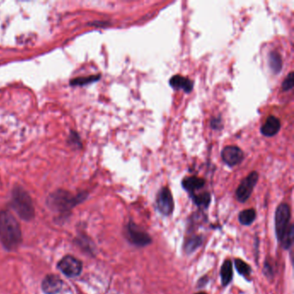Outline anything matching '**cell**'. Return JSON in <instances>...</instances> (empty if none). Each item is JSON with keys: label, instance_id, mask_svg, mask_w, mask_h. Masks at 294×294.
<instances>
[{"label": "cell", "instance_id": "6da1fadb", "mask_svg": "<svg viewBox=\"0 0 294 294\" xmlns=\"http://www.w3.org/2000/svg\"><path fill=\"white\" fill-rule=\"evenodd\" d=\"M0 241L7 250H14L22 241L20 225L11 212H0Z\"/></svg>", "mask_w": 294, "mask_h": 294}, {"label": "cell", "instance_id": "7a4b0ae2", "mask_svg": "<svg viewBox=\"0 0 294 294\" xmlns=\"http://www.w3.org/2000/svg\"><path fill=\"white\" fill-rule=\"evenodd\" d=\"M12 206L22 219L30 221L35 216V208L30 194L23 187L17 186L12 191Z\"/></svg>", "mask_w": 294, "mask_h": 294}, {"label": "cell", "instance_id": "3957f363", "mask_svg": "<svg viewBox=\"0 0 294 294\" xmlns=\"http://www.w3.org/2000/svg\"><path fill=\"white\" fill-rule=\"evenodd\" d=\"M85 193H81L77 196L71 194L68 191H57L50 195L48 202L59 212H67L72 209L77 204L85 200Z\"/></svg>", "mask_w": 294, "mask_h": 294}, {"label": "cell", "instance_id": "277c9868", "mask_svg": "<svg viewBox=\"0 0 294 294\" xmlns=\"http://www.w3.org/2000/svg\"><path fill=\"white\" fill-rule=\"evenodd\" d=\"M290 219H291V209L287 204H280L277 207L275 212V233H276L278 241L282 239L283 235H285L290 226Z\"/></svg>", "mask_w": 294, "mask_h": 294}, {"label": "cell", "instance_id": "5b68a950", "mask_svg": "<svg viewBox=\"0 0 294 294\" xmlns=\"http://www.w3.org/2000/svg\"><path fill=\"white\" fill-rule=\"evenodd\" d=\"M125 236L131 244L136 247H145L152 242L151 236L132 222L125 227Z\"/></svg>", "mask_w": 294, "mask_h": 294}, {"label": "cell", "instance_id": "8992f818", "mask_svg": "<svg viewBox=\"0 0 294 294\" xmlns=\"http://www.w3.org/2000/svg\"><path fill=\"white\" fill-rule=\"evenodd\" d=\"M258 179L259 174L256 171H254L240 183L235 191V197L240 203H245L250 199Z\"/></svg>", "mask_w": 294, "mask_h": 294}, {"label": "cell", "instance_id": "52a82bcc", "mask_svg": "<svg viewBox=\"0 0 294 294\" xmlns=\"http://www.w3.org/2000/svg\"><path fill=\"white\" fill-rule=\"evenodd\" d=\"M156 208L164 216H170L174 209L173 195L168 187H162L156 197Z\"/></svg>", "mask_w": 294, "mask_h": 294}, {"label": "cell", "instance_id": "ba28073f", "mask_svg": "<svg viewBox=\"0 0 294 294\" xmlns=\"http://www.w3.org/2000/svg\"><path fill=\"white\" fill-rule=\"evenodd\" d=\"M58 268L66 276L75 278L79 276L82 271V263L74 256H67L60 261Z\"/></svg>", "mask_w": 294, "mask_h": 294}, {"label": "cell", "instance_id": "9c48e42d", "mask_svg": "<svg viewBox=\"0 0 294 294\" xmlns=\"http://www.w3.org/2000/svg\"><path fill=\"white\" fill-rule=\"evenodd\" d=\"M221 156H222L223 161L228 166L234 167L235 165L239 164L242 162V160L244 158V153L242 152V150L240 148L229 145V146L224 148V150H222Z\"/></svg>", "mask_w": 294, "mask_h": 294}, {"label": "cell", "instance_id": "30bf717a", "mask_svg": "<svg viewBox=\"0 0 294 294\" xmlns=\"http://www.w3.org/2000/svg\"><path fill=\"white\" fill-rule=\"evenodd\" d=\"M63 281L55 274H50L45 277L41 283V289L45 294H57L62 291Z\"/></svg>", "mask_w": 294, "mask_h": 294}, {"label": "cell", "instance_id": "8fae6325", "mask_svg": "<svg viewBox=\"0 0 294 294\" xmlns=\"http://www.w3.org/2000/svg\"><path fill=\"white\" fill-rule=\"evenodd\" d=\"M169 85L175 90L181 89L186 93H188V92H191L194 84H193V81L188 78H185V77L178 74V75H174L171 78L170 80H169Z\"/></svg>", "mask_w": 294, "mask_h": 294}, {"label": "cell", "instance_id": "7c38bea8", "mask_svg": "<svg viewBox=\"0 0 294 294\" xmlns=\"http://www.w3.org/2000/svg\"><path fill=\"white\" fill-rule=\"evenodd\" d=\"M279 129H280V121L279 118L274 116H270L268 117V119L261 128V132L265 136L271 137L276 135L277 133L279 132Z\"/></svg>", "mask_w": 294, "mask_h": 294}, {"label": "cell", "instance_id": "4fadbf2b", "mask_svg": "<svg viewBox=\"0 0 294 294\" xmlns=\"http://www.w3.org/2000/svg\"><path fill=\"white\" fill-rule=\"evenodd\" d=\"M206 184V180L197 176L186 177L182 180L183 188L189 191L191 194L194 193L195 191L203 188Z\"/></svg>", "mask_w": 294, "mask_h": 294}, {"label": "cell", "instance_id": "5bb4252c", "mask_svg": "<svg viewBox=\"0 0 294 294\" xmlns=\"http://www.w3.org/2000/svg\"><path fill=\"white\" fill-rule=\"evenodd\" d=\"M220 275L223 285H229L233 277L232 263L229 260H226L222 265Z\"/></svg>", "mask_w": 294, "mask_h": 294}, {"label": "cell", "instance_id": "9a60e30c", "mask_svg": "<svg viewBox=\"0 0 294 294\" xmlns=\"http://www.w3.org/2000/svg\"><path fill=\"white\" fill-rule=\"evenodd\" d=\"M203 243V238L200 235H194L187 239L184 243V250L186 254L193 253Z\"/></svg>", "mask_w": 294, "mask_h": 294}, {"label": "cell", "instance_id": "2e32d148", "mask_svg": "<svg viewBox=\"0 0 294 294\" xmlns=\"http://www.w3.org/2000/svg\"><path fill=\"white\" fill-rule=\"evenodd\" d=\"M268 62H269V67H270L271 70L273 71V73L279 74V72L281 71L283 64L280 55L276 51L271 52L269 54Z\"/></svg>", "mask_w": 294, "mask_h": 294}, {"label": "cell", "instance_id": "e0dca14e", "mask_svg": "<svg viewBox=\"0 0 294 294\" xmlns=\"http://www.w3.org/2000/svg\"><path fill=\"white\" fill-rule=\"evenodd\" d=\"M256 212L254 209L243 210L242 212L239 213L238 216L239 222L242 225H246V226L253 224L254 221L256 220Z\"/></svg>", "mask_w": 294, "mask_h": 294}, {"label": "cell", "instance_id": "ac0fdd59", "mask_svg": "<svg viewBox=\"0 0 294 294\" xmlns=\"http://www.w3.org/2000/svg\"><path fill=\"white\" fill-rule=\"evenodd\" d=\"M191 200L196 206L200 207H208L211 203V194L209 192H202L200 194H191Z\"/></svg>", "mask_w": 294, "mask_h": 294}, {"label": "cell", "instance_id": "d6986e66", "mask_svg": "<svg viewBox=\"0 0 294 294\" xmlns=\"http://www.w3.org/2000/svg\"><path fill=\"white\" fill-rule=\"evenodd\" d=\"M293 224H290L287 231L285 235H283L282 239L279 241V243L281 244L284 250H289L292 246L293 243Z\"/></svg>", "mask_w": 294, "mask_h": 294}, {"label": "cell", "instance_id": "ffe728a7", "mask_svg": "<svg viewBox=\"0 0 294 294\" xmlns=\"http://www.w3.org/2000/svg\"><path fill=\"white\" fill-rule=\"evenodd\" d=\"M100 75H91V76L78 77V78H75V79H73V80H71L70 85H74V86H76V85H88V84H91V83L97 81V80H100Z\"/></svg>", "mask_w": 294, "mask_h": 294}, {"label": "cell", "instance_id": "44dd1931", "mask_svg": "<svg viewBox=\"0 0 294 294\" xmlns=\"http://www.w3.org/2000/svg\"><path fill=\"white\" fill-rule=\"evenodd\" d=\"M235 266L239 274L245 277V278H249L250 277V274H251V272H252V269L250 268V265L247 264L242 260L235 259Z\"/></svg>", "mask_w": 294, "mask_h": 294}, {"label": "cell", "instance_id": "7402d4cb", "mask_svg": "<svg viewBox=\"0 0 294 294\" xmlns=\"http://www.w3.org/2000/svg\"><path fill=\"white\" fill-rule=\"evenodd\" d=\"M293 73L291 72L285 78L282 83V90L284 91H289L293 87Z\"/></svg>", "mask_w": 294, "mask_h": 294}, {"label": "cell", "instance_id": "603a6c76", "mask_svg": "<svg viewBox=\"0 0 294 294\" xmlns=\"http://www.w3.org/2000/svg\"><path fill=\"white\" fill-rule=\"evenodd\" d=\"M69 142H70L71 145H74L76 148L78 146L81 147L80 137L75 132L71 133L70 136H69Z\"/></svg>", "mask_w": 294, "mask_h": 294}, {"label": "cell", "instance_id": "cb8c5ba5", "mask_svg": "<svg viewBox=\"0 0 294 294\" xmlns=\"http://www.w3.org/2000/svg\"><path fill=\"white\" fill-rule=\"evenodd\" d=\"M211 127L213 130H220L221 128L223 127L221 118H212V120H211Z\"/></svg>", "mask_w": 294, "mask_h": 294}, {"label": "cell", "instance_id": "d4e9b609", "mask_svg": "<svg viewBox=\"0 0 294 294\" xmlns=\"http://www.w3.org/2000/svg\"><path fill=\"white\" fill-rule=\"evenodd\" d=\"M264 274L266 276H273V269L271 268L270 265L268 264V262H265Z\"/></svg>", "mask_w": 294, "mask_h": 294}, {"label": "cell", "instance_id": "484cf974", "mask_svg": "<svg viewBox=\"0 0 294 294\" xmlns=\"http://www.w3.org/2000/svg\"><path fill=\"white\" fill-rule=\"evenodd\" d=\"M196 294H206V292H199V293Z\"/></svg>", "mask_w": 294, "mask_h": 294}]
</instances>
